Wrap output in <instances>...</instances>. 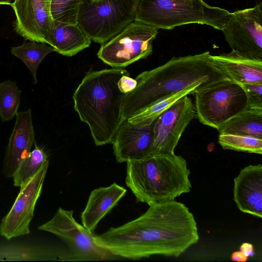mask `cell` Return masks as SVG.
Instances as JSON below:
<instances>
[{
    "label": "cell",
    "instance_id": "obj_11",
    "mask_svg": "<svg viewBox=\"0 0 262 262\" xmlns=\"http://www.w3.org/2000/svg\"><path fill=\"white\" fill-rule=\"evenodd\" d=\"M49 166L46 162L25 185L19 192L9 212L0 223V234L7 239L30 233V224L33 217L35 204L40 196Z\"/></svg>",
    "mask_w": 262,
    "mask_h": 262
},
{
    "label": "cell",
    "instance_id": "obj_31",
    "mask_svg": "<svg viewBox=\"0 0 262 262\" xmlns=\"http://www.w3.org/2000/svg\"><path fill=\"white\" fill-rule=\"evenodd\" d=\"M239 250L243 252L247 256L252 255L253 251V245L248 243H243L239 247Z\"/></svg>",
    "mask_w": 262,
    "mask_h": 262
},
{
    "label": "cell",
    "instance_id": "obj_21",
    "mask_svg": "<svg viewBox=\"0 0 262 262\" xmlns=\"http://www.w3.org/2000/svg\"><path fill=\"white\" fill-rule=\"evenodd\" d=\"M207 88L208 87L196 84L175 94L168 95L150 104L126 120L133 124L141 125H150L164 111L182 97L193 94L196 91Z\"/></svg>",
    "mask_w": 262,
    "mask_h": 262
},
{
    "label": "cell",
    "instance_id": "obj_33",
    "mask_svg": "<svg viewBox=\"0 0 262 262\" xmlns=\"http://www.w3.org/2000/svg\"><path fill=\"white\" fill-rule=\"evenodd\" d=\"M46 1L48 2V3L49 4V7H50V0H46Z\"/></svg>",
    "mask_w": 262,
    "mask_h": 262
},
{
    "label": "cell",
    "instance_id": "obj_28",
    "mask_svg": "<svg viewBox=\"0 0 262 262\" xmlns=\"http://www.w3.org/2000/svg\"><path fill=\"white\" fill-rule=\"evenodd\" d=\"M247 95L248 108L262 109V83L241 84Z\"/></svg>",
    "mask_w": 262,
    "mask_h": 262
},
{
    "label": "cell",
    "instance_id": "obj_13",
    "mask_svg": "<svg viewBox=\"0 0 262 262\" xmlns=\"http://www.w3.org/2000/svg\"><path fill=\"white\" fill-rule=\"evenodd\" d=\"M10 6L15 15V32L26 40L46 43L52 19L46 0H14Z\"/></svg>",
    "mask_w": 262,
    "mask_h": 262
},
{
    "label": "cell",
    "instance_id": "obj_5",
    "mask_svg": "<svg viewBox=\"0 0 262 262\" xmlns=\"http://www.w3.org/2000/svg\"><path fill=\"white\" fill-rule=\"evenodd\" d=\"M230 15L227 10L203 0H139L135 20L158 29L199 24L222 31Z\"/></svg>",
    "mask_w": 262,
    "mask_h": 262
},
{
    "label": "cell",
    "instance_id": "obj_23",
    "mask_svg": "<svg viewBox=\"0 0 262 262\" xmlns=\"http://www.w3.org/2000/svg\"><path fill=\"white\" fill-rule=\"evenodd\" d=\"M34 144V149L20 163L12 177L15 186L20 187L26 184L49 161L48 154L43 148L37 145L36 142Z\"/></svg>",
    "mask_w": 262,
    "mask_h": 262
},
{
    "label": "cell",
    "instance_id": "obj_27",
    "mask_svg": "<svg viewBox=\"0 0 262 262\" xmlns=\"http://www.w3.org/2000/svg\"><path fill=\"white\" fill-rule=\"evenodd\" d=\"M85 0H50L52 20L67 24H77L79 10Z\"/></svg>",
    "mask_w": 262,
    "mask_h": 262
},
{
    "label": "cell",
    "instance_id": "obj_26",
    "mask_svg": "<svg viewBox=\"0 0 262 262\" xmlns=\"http://www.w3.org/2000/svg\"><path fill=\"white\" fill-rule=\"evenodd\" d=\"M218 142L224 149L262 154V138L245 135L220 134Z\"/></svg>",
    "mask_w": 262,
    "mask_h": 262
},
{
    "label": "cell",
    "instance_id": "obj_3",
    "mask_svg": "<svg viewBox=\"0 0 262 262\" xmlns=\"http://www.w3.org/2000/svg\"><path fill=\"white\" fill-rule=\"evenodd\" d=\"M129 73L113 68L89 71L75 90L74 109L86 123L97 146L112 143L122 122L124 94L119 88L120 78Z\"/></svg>",
    "mask_w": 262,
    "mask_h": 262
},
{
    "label": "cell",
    "instance_id": "obj_7",
    "mask_svg": "<svg viewBox=\"0 0 262 262\" xmlns=\"http://www.w3.org/2000/svg\"><path fill=\"white\" fill-rule=\"evenodd\" d=\"M194 95L197 118L202 124L216 129L248 108L245 90L232 80L199 90Z\"/></svg>",
    "mask_w": 262,
    "mask_h": 262
},
{
    "label": "cell",
    "instance_id": "obj_20",
    "mask_svg": "<svg viewBox=\"0 0 262 262\" xmlns=\"http://www.w3.org/2000/svg\"><path fill=\"white\" fill-rule=\"evenodd\" d=\"M219 134H233L262 138V109L248 108L232 117L219 129Z\"/></svg>",
    "mask_w": 262,
    "mask_h": 262
},
{
    "label": "cell",
    "instance_id": "obj_6",
    "mask_svg": "<svg viewBox=\"0 0 262 262\" xmlns=\"http://www.w3.org/2000/svg\"><path fill=\"white\" fill-rule=\"evenodd\" d=\"M139 0H85L77 24L91 40L101 45L135 20Z\"/></svg>",
    "mask_w": 262,
    "mask_h": 262
},
{
    "label": "cell",
    "instance_id": "obj_18",
    "mask_svg": "<svg viewBox=\"0 0 262 262\" xmlns=\"http://www.w3.org/2000/svg\"><path fill=\"white\" fill-rule=\"evenodd\" d=\"M126 192L125 188L116 183L92 191L81 212L82 225L93 232L99 222L118 204Z\"/></svg>",
    "mask_w": 262,
    "mask_h": 262
},
{
    "label": "cell",
    "instance_id": "obj_32",
    "mask_svg": "<svg viewBox=\"0 0 262 262\" xmlns=\"http://www.w3.org/2000/svg\"><path fill=\"white\" fill-rule=\"evenodd\" d=\"M13 0H0V5H9L12 3Z\"/></svg>",
    "mask_w": 262,
    "mask_h": 262
},
{
    "label": "cell",
    "instance_id": "obj_1",
    "mask_svg": "<svg viewBox=\"0 0 262 262\" xmlns=\"http://www.w3.org/2000/svg\"><path fill=\"white\" fill-rule=\"evenodd\" d=\"M137 219L96 235L113 254L138 260L155 255L178 257L199 239L196 222L184 204L171 200L148 204Z\"/></svg>",
    "mask_w": 262,
    "mask_h": 262
},
{
    "label": "cell",
    "instance_id": "obj_14",
    "mask_svg": "<svg viewBox=\"0 0 262 262\" xmlns=\"http://www.w3.org/2000/svg\"><path fill=\"white\" fill-rule=\"evenodd\" d=\"M155 121L147 125L133 124L127 120L122 122L112 142L117 162L139 160L153 154Z\"/></svg>",
    "mask_w": 262,
    "mask_h": 262
},
{
    "label": "cell",
    "instance_id": "obj_15",
    "mask_svg": "<svg viewBox=\"0 0 262 262\" xmlns=\"http://www.w3.org/2000/svg\"><path fill=\"white\" fill-rule=\"evenodd\" d=\"M13 129L6 148L3 166V174L12 178L20 163L31 152L35 141L31 109L17 112Z\"/></svg>",
    "mask_w": 262,
    "mask_h": 262
},
{
    "label": "cell",
    "instance_id": "obj_8",
    "mask_svg": "<svg viewBox=\"0 0 262 262\" xmlns=\"http://www.w3.org/2000/svg\"><path fill=\"white\" fill-rule=\"evenodd\" d=\"M159 29L134 20L119 33L101 45L97 56L105 63L123 68L152 52V41Z\"/></svg>",
    "mask_w": 262,
    "mask_h": 262
},
{
    "label": "cell",
    "instance_id": "obj_2",
    "mask_svg": "<svg viewBox=\"0 0 262 262\" xmlns=\"http://www.w3.org/2000/svg\"><path fill=\"white\" fill-rule=\"evenodd\" d=\"M137 84L125 94L122 104L124 120L150 104L191 86L210 87L231 80L213 62L209 51L195 55L173 57L164 64L145 71L135 78Z\"/></svg>",
    "mask_w": 262,
    "mask_h": 262
},
{
    "label": "cell",
    "instance_id": "obj_29",
    "mask_svg": "<svg viewBox=\"0 0 262 262\" xmlns=\"http://www.w3.org/2000/svg\"><path fill=\"white\" fill-rule=\"evenodd\" d=\"M137 84L135 79L129 76V74L123 75L119 80L118 86L120 91L126 94L135 89Z\"/></svg>",
    "mask_w": 262,
    "mask_h": 262
},
{
    "label": "cell",
    "instance_id": "obj_12",
    "mask_svg": "<svg viewBox=\"0 0 262 262\" xmlns=\"http://www.w3.org/2000/svg\"><path fill=\"white\" fill-rule=\"evenodd\" d=\"M195 118L194 104L188 95L164 111L154 124L153 154L174 153L186 128Z\"/></svg>",
    "mask_w": 262,
    "mask_h": 262
},
{
    "label": "cell",
    "instance_id": "obj_24",
    "mask_svg": "<svg viewBox=\"0 0 262 262\" xmlns=\"http://www.w3.org/2000/svg\"><path fill=\"white\" fill-rule=\"evenodd\" d=\"M54 257L40 248L26 245H12L0 246V261L46 260Z\"/></svg>",
    "mask_w": 262,
    "mask_h": 262
},
{
    "label": "cell",
    "instance_id": "obj_16",
    "mask_svg": "<svg viewBox=\"0 0 262 262\" xmlns=\"http://www.w3.org/2000/svg\"><path fill=\"white\" fill-rule=\"evenodd\" d=\"M233 200L244 213L262 217V165H250L234 179Z\"/></svg>",
    "mask_w": 262,
    "mask_h": 262
},
{
    "label": "cell",
    "instance_id": "obj_9",
    "mask_svg": "<svg viewBox=\"0 0 262 262\" xmlns=\"http://www.w3.org/2000/svg\"><path fill=\"white\" fill-rule=\"evenodd\" d=\"M73 211L59 207L53 217L38 229L58 236L69 246L72 261L111 260L120 258L99 244L96 235L79 224Z\"/></svg>",
    "mask_w": 262,
    "mask_h": 262
},
{
    "label": "cell",
    "instance_id": "obj_30",
    "mask_svg": "<svg viewBox=\"0 0 262 262\" xmlns=\"http://www.w3.org/2000/svg\"><path fill=\"white\" fill-rule=\"evenodd\" d=\"M231 258L232 261L245 262L248 260V257L241 251H238L232 254Z\"/></svg>",
    "mask_w": 262,
    "mask_h": 262
},
{
    "label": "cell",
    "instance_id": "obj_19",
    "mask_svg": "<svg viewBox=\"0 0 262 262\" xmlns=\"http://www.w3.org/2000/svg\"><path fill=\"white\" fill-rule=\"evenodd\" d=\"M91 41L77 24L52 20L46 43L63 56H72L89 47Z\"/></svg>",
    "mask_w": 262,
    "mask_h": 262
},
{
    "label": "cell",
    "instance_id": "obj_25",
    "mask_svg": "<svg viewBox=\"0 0 262 262\" xmlns=\"http://www.w3.org/2000/svg\"><path fill=\"white\" fill-rule=\"evenodd\" d=\"M20 94L15 81L7 80L0 83V118L2 121H10L16 116Z\"/></svg>",
    "mask_w": 262,
    "mask_h": 262
},
{
    "label": "cell",
    "instance_id": "obj_4",
    "mask_svg": "<svg viewBox=\"0 0 262 262\" xmlns=\"http://www.w3.org/2000/svg\"><path fill=\"white\" fill-rule=\"evenodd\" d=\"M126 163V185L137 202L173 200L190 191V171L181 156L153 154Z\"/></svg>",
    "mask_w": 262,
    "mask_h": 262
},
{
    "label": "cell",
    "instance_id": "obj_22",
    "mask_svg": "<svg viewBox=\"0 0 262 262\" xmlns=\"http://www.w3.org/2000/svg\"><path fill=\"white\" fill-rule=\"evenodd\" d=\"M54 51L53 47L46 43L31 41H25L11 49V53L21 60L30 70L34 84L37 83V70L41 61L48 54Z\"/></svg>",
    "mask_w": 262,
    "mask_h": 262
},
{
    "label": "cell",
    "instance_id": "obj_17",
    "mask_svg": "<svg viewBox=\"0 0 262 262\" xmlns=\"http://www.w3.org/2000/svg\"><path fill=\"white\" fill-rule=\"evenodd\" d=\"M214 63L231 80L240 84L262 83V60L232 50L227 53L212 55Z\"/></svg>",
    "mask_w": 262,
    "mask_h": 262
},
{
    "label": "cell",
    "instance_id": "obj_10",
    "mask_svg": "<svg viewBox=\"0 0 262 262\" xmlns=\"http://www.w3.org/2000/svg\"><path fill=\"white\" fill-rule=\"evenodd\" d=\"M232 50L262 60V3L230 13L222 31Z\"/></svg>",
    "mask_w": 262,
    "mask_h": 262
}]
</instances>
